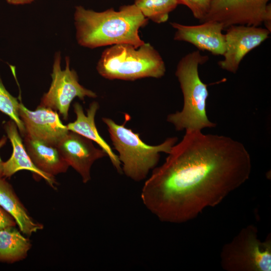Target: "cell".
Listing matches in <instances>:
<instances>
[{
    "instance_id": "20",
    "label": "cell",
    "mask_w": 271,
    "mask_h": 271,
    "mask_svg": "<svg viewBox=\"0 0 271 271\" xmlns=\"http://www.w3.org/2000/svg\"><path fill=\"white\" fill-rule=\"evenodd\" d=\"M179 5L187 7L194 17L202 22L207 15L212 0H177Z\"/></svg>"
},
{
    "instance_id": "18",
    "label": "cell",
    "mask_w": 271,
    "mask_h": 271,
    "mask_svg": "<svg viewBox=\"0 0 271 271\" xmlns=\"http://www.w3.org/2000/svg\"><path fill=\"white\" fill-rule=\"evenodd\" d=\"M134 4L147 19L158 24L167 22L179 5L177 0H135Z\"/></svg>"
},
{
    "instance_id": "16",
    "label": "cell",
    "mask_w": 271,
    "mask_h": 271,
    "mask_svg": "<svg viewBox=\"0 0 271 271\" xmlns=\"http://www.w3.org/2000/svg\"><path fill=\"white\" fill-rule=\"evenodd\" d=\"M0 206L14 219L23 234L31 235L43 229L42 224L29 215L11 184L3 177H0Z\"/></svg>"
},
{
    "instance_id": "24",
    "label": "cell",
    "mask_w": 271,
    "mask_h": 271,
    "mask_svg": "<svg viewBox=\"0 0 271 271\" xmlns=\"http://www.w3.org/2000/svg\"><path fill=\"white\" fill-rule=\"evenodd\" d=\"M8 3L12 5H23L29 4L34 0H6Z\"/></svg>"
},
{
    "instance_id": "21",
    "label": "cell",
    "mask_w": 271,
    "mask_h": 271,
    "mask_svg": "<svg viewBox=\"0 0 271 271\" xmlns=\"http://www.w3.org/2000/svg\"><path fill=\"white\" fill-rule=\"evenodd\" d=\"M14 219L0 206V229L15 226Z\"/></svg>"
},
{
    "instance_id": "22",
    "label": "cell",
    "mask_w": 271,
    "mask_h": 271,
    "mask_svg": "<svg viewBox=\"0 0 271 271\" xmlns=\"http://www.w3.org/2000/svg\"><path fill=\"white\" fill-rule=\"evenodd\" d=\"M263 24L265 25V28L271 32V5L268 3L267 7L266 12L264 18Z\"/></svg>"
},
{
    "instance_id": "2",
    "label": "cell",
    "mask_w": 271,
    "mask_h": 271,
    "mask_svg": "<svg viewBox=\"0 0 271 271\" xmlns=\"http://www.w3.org/2000/svg\"><path fill=\"white\" fill-rule=\"evenodd\" d=\"M148 20L134 4L122 6L118 11L110 8L101 12L77 6L76 39L79 45L89 48L121 44L138 48L145 43L139 30Z\"/></svg>"
},
{
    "instance_id": "3",
    "label": "cell",
    "mask_w": 271,
    "mask_h": 271,
    "mask_svg": "<svg viewBox=\"0 0 271 271\" xmlns=\"http://www.w3.org/2000/svg\"><path fill=\"white\" fill-rule=\"evenodd\" d=\"M208 59L207 56L196 50L185 55L177 65L175 75L183 93V106L180 111L168 115L167 120L177 131L202 130L216 125L207 117V85L202 82L198 71L199 66Z\"/></svg>"
},
{
    "instance_id": "4",
    "label": "cell",
    "mask_w": 271,
    "mask_h": 271,
    "mask_svg": "<svg viewBox=\"0 0 271 271\" xmlns=\"http://www.w3.org/2000/svg\"><path fill=\"white\" fill-rule=\"evenodd\" d=\"M121 124L108 117L102 120L106 125L114 149L118 152L122 173L136 182L145 179L149 172L157 165L161 153L168 154L177 141V137H170L162 143L151 146L145 143L139 133L125 126L130 118L125 115Z\"/></svg>"
},
{
    "instance_id": "9",
    "label": "cell",
    "mask_w": 271,
    "mask_h": 271,
    "mask_svg": "<svg viewBox=\"0 0 271 271\" xmlns=\"http://www.w3.org/2000/svg\"><path fill=\"white\" fill-rule=\"evenodd\" d=\"M270 32L260 27L233 25L226 28L224 59L218 63L219 67L235 73L243 58L259 46L269 37Z\"/></svg>"
},
{
    "instance_id": "23",
    "label": "cell",
    "mask_w": 271,
    "mask_h": 271,
    "mask_svg": "<svg viewBox=\"0 0 271 271\" xmlns=\"http://www.w3.org/2000/svg\"><path fill=\"white\" fill-rule=\"evenodd\" d=\"M7 140V138L5 136L0 139V149L6 144ZM3 164L4 162H3L0 157V177H3Z\"/></svg>"
},
{
    "instance_id": "10",
    "label": "cell",
    "mask_w": 271,
    "mask_h": 271,
    "mask_svg": "<svg viewBox=\"0 0 271 271\" xmlns=\"http://www.w3.org/2000/svg\"><path fill=\"white\" fill-rule=\"evenodd\" d=\"M19 112L26 134L50 144L57 146L69 131L57 112L51 108L39 105L32 111L20 103Z\"/></svg>"
},
{
    "instance_id": "12",
    "label": "cell",
    "mask_w": 271,
    "mask_h": 271,
    "mask_svg": "<svg viewBox=\"0 0 271 271\" xmlns=\"http://www.w3.org/2000/svg\"><path fill=\"white\" fill-rule=\"evenodd\" d=\"M176 31L174 39L189 43L199 50L207 51L214 55H222L225 49L223 25L215 21H207L197 25H185L171 22Z\"/></svg>"
},
{
    "instance_id": "7",
    "label": "cell",
    "mask_w": 271,
    "mask_h": 271,
    "mask_svg": "<svg viewBox=\"0 0 271 271\" xmlns=\"http://www.w3.org/2000/svg\"><path fill=\"white\" fill-rule=\"evenodd\" d=\"M60 59L59 53L56 54L51 74L52 81L49 91L43 95L40 105L58 111L63 119L67 120L69 108L75 97L83 100L85 97L95 98L97 95L79 84L76 72L70 69L68 57L65 59V69L62 70Z\"/></svg>"
},
{
    "instance_id": "8",
    "label": "cell",
    "mask_w": 271,
    "mask_h": 271,
    "mask_svg": "<svg viewBox=\"0 0 271 271\" xmlns=\"http://www.w3.org/2000/svg\"><path fill=\"white\" fill-rule=\"evenodd\" d=\"M270 0H212L202 23L215 21L224 29L233 25L258 27L263 24Z\"/></svg>"
},
{
    "instance_id": "14",
    "label": "cell",
    "mask_w": 271,
    "mask_h": 271,
    "mask_svg": "<svg viewBox=\"0 0 271 271\" xmlns=\"http://www.w3.org/2000/svg\"><path fill=\"white\" fill-rule=\"evenodd\" d=\"M4 127L11 142L13 153L11 158L4 162L3 177H10L19 171L29 170L43 178L51 187L55 188L56 181L54 177L40 170L31 160L23 143L16 123L12 120H10L5 124Z\"/></svg>"
},
{
    "instance_id": "13",
    "label": "cell",
    "mask_w": 271,
    "mask_h": 271,
    "mask_svg": "<svg viewBox=\"0 0 271 271\" xmlns=\"http://www.w3.org/2000/svg\"><path fill=\"white\" fill-rule=\"evenodd\" d=\"M96 101L91 102L85 114L82 106L78 102L73 104L74 111L76 115V120L69 123L66 126L69 130L78 133L95 142L105 152L112 165L119 174L122 173L121 164L110 146L99 134L95 123V116L99 108Z\"/></svg>"
},
{
    "instance_id": "15",
    "label": "cell",
    "mask_w": 271,
    "mask_h": 271,
    "mask_svg": "<svg viewBox=\"0 0 271 271\" xmlns=\"http://www.w3.org/2000/svg\"><path fill=\"white\" fill-rule=\"evenodd\" d=\"M24 146L33 163L43 172L54 177L67 171L69 166L57 146L27 134Z\"/></svg>"
},
{
    "instance_id": "11",
    "label": "cell",
    "mask_w": 271,
    "mask_h": 271,
    "mask_svg": "<svg viewBox=\"0 0 271 271\" xmlns=\"http://www.w3.org/2000/svg\"><path fill=\"white\" fill-rule=\"evenodd\" d=\"M57 147L68 165L80 174L84 183L91 179L90 170L93 163L107 156L101 149L94 147L92 141L70 130Z\"/></svg>"
},
{
    "instance_id": "6",
    "label": "cell",
    "mask_w": 271,
    "mask_h": 271,
    "mask_svg": "<svg viewBox=\"0 0 271 271\" xmlns=\"http://www.w3.org/2000/svg\"><path fill=\"white\" fill-rule=\"evenodd\" d=\"M220 258L226 271H270V234L261 241L257 228L248 225L223 245Z\"/></svg>"
},
{
    "instance_id": "17",
    "label": "cell",
    "mask_w": 271,
    "mask_h": 271,
    "mask_svg": "<svg viewBox=\"0 0 271 271\" xmlns=\"http://www.w3.org/2000/svg\"><path fill=\"white\" fill-rule=\"evenodd\" d=\"M15 226L0 229V261L13 263L27 256L31 247L30 240Z\"/></svg>"
},
{
    "instance_id": "19",
    "label": "cell",
    "mask_w": 271,
    "mask_h": 271,
    "mask_svg": "<svg viewBox=\"0 0 271 271\" xmlns=\"http://www.w3.org/2000/svg\"><path fill=\"white\" fill-rule=\"evenodd\" d=\"M19 104L18 99L6 90L0 77V111L16 123L20 133L25 136L26 129L19 115Z\"/></svg>"
},
{
    "instance_id": "1",
    "label": "cell",
    "mask_w": 271,
    "mask_h": 271,
    "mask_svg": "<svg viewBox=\"0 0 271 271\" xmlns=\"http://www.w3.org/2000/svg\"><path fill=\"white\" fill-rule=\"evenodd\" d=\"M185 131L141 191L144 206L164 222L193 219L220 204L251 173L250 155L240 142L201 130Z\"/></svg>"
},
{
    "instance_id": "5",
    "label": "cell",
    "mask_w": 271,
    "mask_h": 271,
    "mask_svg": "<svg viewBox=\"0 0 271 271\" xmlns=\"http://www.w3.org/2000/svg\"><path fill=\"white\" fill-rule=\"evenodd\" d=\"M96 69L105 79L127 81L160 78L166 70L160 53L145 43L138 48L127 44L112 45L102 52Z\"/></svg>"
}]
</instances>
